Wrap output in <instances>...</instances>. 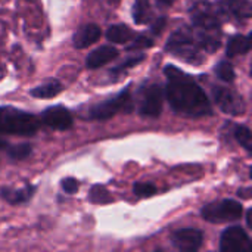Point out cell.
Segmentation results:
<instances>
[{"label":"cell","mask_w":252,"mask_h":252,"mask_svg":"<svg viewBox=\"0 0 252 252\" xmlns=\"http://www.w3.org/2000/svg\"><path fill=\"white\" fill-rule=\"evenodd\" d=\"M164 74L168 80L165 96L174 112L189 118H202L213 114L210 99L190 75L174 65H167Z\"/></svg>","instance_id":"obj_1"},{"label":"cell","mask_w":252,"mask_h":252,"mask_svg":"<svg viewBox=\"0 0 252 252\" xmlns=\"http://www.w3.org/2000/svg\"><path fill=\"white\" fill-rule=\"evenodd\" d=\"M165 50L195 65H199V62L204 59L201 55L202 47L196 30H189V28L177 30L168 38L165 44Z\"/></svg>","instance_id":"obj_2"},{"label":"cell","mask_w":252,"mask_h":252,"mask_svg":"<svg viewBox=\"0 0 252 252\" xmlns=\"http://www.w3.org/2000/svg\"><path fill=\"white\" fill-rule=\"evenodd\" d=\"M38 126L40 124L35 115L13 106H0V133L34 136L38 130Z\"/></svg>","instance_id":"obj_3"},{"label":"cell","mask_w":252,"mask_h":252,"mask_svg":"<svg viewBox=\"0 0 252 252\" xmlns=\"http://www.w3.org/2000/svg\"><path fill=\"white\" fill-rule=\"evenodd\" d=\"M244 208L238 201L233 199H221V201H214L208 205H205L201 211L202 219L210 221V223H227V221H235L242 217Z\"/></svg>","instance_id":"obj_4"},{"label":"cell","mask_w":252,"mask_h":252,"mask_svg":"<svg viewBox=\"0 0 252 252\" xmlns=\"http://www.w3.org/2000/svg\"><path fill=\"white\" fill-rule=\"evenodd\" d=\"M130 109H131V96L128 90H124L114 97H109L103 102L93 105L89 109V118L105 121L112 118L120 111H130Z\"/></svg>","instance_id":"obj_5"},{"label":"cell","mask_w":252,"mask_h":252,"mask_svg":"<svg viewBox=\"0 0 252 252\" xmlns=\"http://www.w3.org/2000/svg\"><path fill=\"white\" fill-rule=\"evenodd\" d=\"M213 97L217 103V106L229 115H241L245 112V102L241 94H238L235 90L221 87V86H214L211 89Z\"/></svg>","instance_id":"obj_6"},{"label":"cell","mask_w":252,"mask_h":252,"mask_svg":"<svg viewBox=\"0 0 252 252\" xmlns=\"http://www.w3.org/2000/svg\"><path fill=\"white\" fill-rule=\"evenodd\" d=\"M162 102H164L162 87L158 84H151L142 93L139 114L142 117L157 118V117H159V114L162 111Z\"/></svg>","instance_id":"obj_7"},{"label":"cell","mask_w":252,"mask_h":252,"mask_svg":"<svg viewBox=\"0 0 252 252\" xmlns=\"http://www.w3.org/2000/svg\"><path fill=\"white\" fill-rule=\"evenodd\" d=\"M220 250L223 252H251L248 233L239 226L226 229L220 238Z\"/></svg>","instance_id":"obj_8"},{"label":"cell","mask_w":252,"mask_h":252,"mask_svg":"<svg viewBox=\"0 0 252 252\" xmlns=\"http://www.w3.org/2000/svg\"><path fill=\"white\" fill-rule=\"evenodd\" d=\"M190 15L195 28L205 31H217L220 28L219 15L210 3H196L190 9Z\"/></svg>","instance_id":"obj_9"},{"label":"cell","mask_w":252,"mask_h":252,"mask_svg":"<svg viewBox=\"0 0 252 252\" xmlns=\"http://www.w3.org/2000/svg\"><path fill=\"white\" fill-rule=\"evenodd\" d=\"M41 121L47 127H50L53 130H59V131L69 130L74 124L71 112L65 106H61V105L50 106V108L44 109L41 112Z\"/></svg>","instance_id":"obj_10"},{"label":"cell","mask_w":252,"mask_h":252,"mask_svg":"<svg viewBox=\"0 0 252 252\" xmlns=\"http://www.w3.org/2000/svg\"><path fill=\"white\" fill-rule=\"evenodd\" d=\"M202 241H204L202 232L198 229H192V227L180 229L171 235V242L179 251H198L202 245Z\"/></svg>","instance_id":"obj_11"},{"label":"cell","mask_w":252,"mask_h":252,"mask_svg":"<svg viewBox=\"0 0 252 252\" xmlns=\"http://www.w3.org/2000/svg\"><path fill=\"white\" fill-rule=\"evenodd\" d=\"M118 58V50L112 46H100L96 50L90 52L87 59H86V65L90 69H96L100 68L109 62H112L114 59Z\"/></svg>","instance_id":"obj_12"},{"label":"cell","mask_w":252,"mask_h":252,"mask_svg":"<svg viewBox=\"0 0 252 252\" xmlns=\"http://www.w3.org/2000/svg\"><path fill=\"white\" fill-rule=\"evenodd\" d=\"M219 9L224 15H229L238 19H248L251 16L250 0H221L219 3Z\"/></svg>","instance_id":"obj_13"},{"label":"cell","mask_w":252,"mask_h":252,"mask_svg":"<svg viewBox=\"0 0 252 252\" xmlns=\"http://www.w3.org/2000/svg\"><path fill=\"white\" fill-rule=\"evenodd\" d=\"M100 37V28L96 24L83 25L72 37V43L77 49H86L96 43Z\"/></svg>","instance_id":"obj_14"},{"label":"cell","mask_w":252,"mask_h":252,"mask_svg":"<svg viewBox=\"0 0 252 252\" xmlns=\"http://www.w3.org/2000/svg\"><path fill=\"white\" fill-rule=\"evenodd\" d=\"M32 193H34V186H31V185H27V186H24L22 189L3 188V189L0 190V196H1L6 202H9V204H12V205H18V204L27 202V201L32 196Z\"/></svg>","instance_id":"obj_15"},{"label":"cell","mask_w":252,"mask_h":252,"mask_svg":"<svg viewBox=\"0 0 252 252\" xmlns=\"http://www.w3.org/2000/svg\"><path fill=\"white\" fill-rule=\"evenodd\" d=\"M251 49V35H233L226 47V53L229 58L245 55Z\"/></svg>","instance_id":"obj_16"},{"label":"cell","mask_w":252,"mask_h":252,"mask_svg":"<svg viewBox=\"0 0 252 252\" xmlns=\"http://www.w3.org/2000/svg\"><path fill=\"white\" fill-rule=\"evenodd\" d=\"M62 84L58 80H49L31 90V96L38 99H52L62 92Z\"/></svg>","instance_id":"obj_17"},{"label":"cell","mask_w":252,"mask_h":252,"mask_svg":"<svg viewBox=\"0 0 252 252\" xmlns=\"http://www.w3.org/2000/svg\"><path fill=\"white\" fill-rule=\"evenodd\" d=\"M133 37H134L133 30L128 28L127 25H123V24L112 25V27H109L108 31H106V38H108L109 41L118 43V44L127 43V41H130Z\"/></svg>","instance_id":"obj_18"},{"label":"cell","mask_w":252,"mask_h":252,"mask_svg":"<svg viewBox=\"0 0 252 252\" xmlns=\"http://www.w3.org/2000/svg\"><path fill=\"white\" fill-rule=\"evenodd\" d=\"M152 16L151 6L146 0H137L133 9V19L136 24H146Z\"/></svg>","instance_id":"obj_19"},{"label":"cell","mask_w":252,"mask_h":252,"mask_svg":"<svg viewBox=\"0 0 252 252\" xmlns=\"http://www.w3.org/2000/svg\"><path fill=\"white\" fill-rule=\"evenodd\" d=\"M89 201L93 202V204H109L112 202V196L111 193L108 192L106 188L100 186V185H94L92 189H90V193H89Z\"/></svg>","instance_id":"obj_20"},{"label":"cell","mask_w":252,"mask_h":252,"mask_svg":"<svg viewBox=\"0 0 252 252\" xmlns=\"http://www.w3.org/2000/svg\"><path fill=\"white\" fill-rule=\"evenodd\" d=\"M32 152V146L28 143H21V145H15L7 148V157L13 161H22L27 159Z\"/></svg>","instance_id":"obj_21"},{"label":"cell","mask_w":252,"mask_h":252,"mask_svg":"<svg viewBox=\"0 0 252 252\" xmlns=\"http://www.w3.org/2000/svg\"><path fill=\"white\" fill-rule=\"evenodd\" d=\"M216 74L220 80L226 81V83H232L235 80V68L230 62L227 61H221L217 66H216Z\"/></svg>","instance_id":"obj_22"},{"label":"cell","mask_w":252,"mask_h":252,"mask_svg":"<svg viewBox=\"0 0 252 252\" xmlns=\"http://www.w3.org/2000/svg\"><path fill=\"white\" fill-rule=\"evenodd\" d=\"M235 137L236 140L241 143V146H244L248 152H251L252 149V134L251 130L245 126H238L235 128Z\"/></svg>","instance_id":"obj_23"},{"label":"cell","mask_w":252,"mask_h":252,"mask_svg":"<svg viewBox=\"0 0 252 252\" xmlns=\"http://www.w3.org/2000/svg\"><path fill=\"white\" fill-rule=\"evenodd\" d=\"M133 192L139 198H151L157 193V188L152 183H136L133 186Z\"/></svg>","instance_id":"obj_24"},{"label":"cell","mask_w":252,"mask_h":252,"mask_svg":"<svg viewBox=\"0 0 252 252\" xmlns=\"http://www.w3.org/2000/svg\"><path fill=\"white\" fill-rule=\"evenodd\" d=\"M133 41L127 46V52H136V50H142V49H148V47H152L154 46V41L146 37V35H139V37H133L131 38Z\"/></svg>","instance_id":"obj_25"},{"label":"cell","mask_w":252,"mask_h":252,"mask_svg":"<svg viewBox=\"0 0 252 252\" xmlns=\"http://www.w3.org/2000/svg\"><path fill=\"white\" fill-rule=\"evenodd\" d=\"M143 59H145V55H143V53H140V55H137V56H131V58L126 59L121 65H118L117 68H114L111 72H112V75H118V74L124 72L126 69H128V68H131V66L137 65V63H139V62H142Z\"/></svg>","instance_id":"obj_26"},{"label":"cell","mask_w":252,"mask_h":252,"mask_svg":"<svg viewBox=\"0 0 252 252\" xmlns=\"http://www.w3.org/2000/svg\"><path fill=\"white\" fill-rule=\"evenodd\" d=\"M61 186H62V189H63L66 193H69V195L77 193V190H78V182H77L75 179H72V177L63 179L62 183H61Z\"/></svg>","instance_id":"obj_27"},{"label":"cell","mask_w":252,"mask_h":252,"mask_svg":"<svg viewBox=\"0 0 252 252\" xmlns=\"http://www.w3.org/2000/svg\"><path fill=\"white\" fill-rule=\"evenodd\" d=\"M165 22H167V21H165V18H158V19L154 22L152 28H151V30H152V32H154V34H159V32L162 31V28L165 27Z\"/></svg>","instance_id":"obj_28"},{"label":"cell","mask_w":252,"mask_h":252,"mask_svg":"<svg viewBox=\"0 0 252 252\" xmlns=\"http://www.w3.org/2000/svg\"><path fill=\"white\" fill-rule=\"evenodd\" d=\"M157 4H161V6H171L174 0H154Z\"/></svg>","instance_id":"obj_29"},{"label":"cell","mask_w":252,"mask_h":252,"mask_svg":"<svg viewBox=\"0 0 252 252\" xmlns=\"http://www.w3.org/2000/svg\"><path fill=\"white\" fill-rule=\"evenodd\" d=\"M250 192H251V189L248 188V189H245V190H239V192H238V195H239V196H244V198H247V199H248V198L251 196V195H250Z\"/></svg>","instance_id":"obj_30"},{"label":"cell","mask_w":252,"mask_h":252,"mask_svg":"<svg viewBox=\"0 0 252 252\" xmlns=\"http://www.w3.org/2000/svg\"><path fill=\"white\" fill-rule=\"evenodd\" d=\"M251 214L252 211L251 210H248V211H247V224H248V227H251Z\"/></svg>","instance_id":"obj_31"},{"label":"cell","mask_w":252,"mask_h":252,"mask_svg":"<svg viewBox=\"0 0 252 252\" xmlns=\"http://www.w3.org/2000/svg\"><path fill=\"white\" fill-rule=\"evenodd\" d=\"M6 146H7V142L3 140V139H0V149H4Z\"/></svg>","instance_id":"obj_32"}]
</instances>
